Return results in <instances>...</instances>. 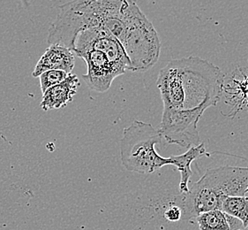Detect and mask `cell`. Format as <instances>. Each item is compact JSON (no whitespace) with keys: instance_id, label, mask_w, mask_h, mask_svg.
Segmentation results:
<instances>
[{"instance_id":"obj_1","label":"cell","mask_w":248,"mask_h":230,"mask_svg":"<svg viewBox=\"0 0 248 230\" xmlns=\"http://www.w3.org/2000/svg\"><path fill=\"white\" fill-rule=\"evenodd\" d=\"M156 85L164 103L163 137L186 149L200 145L199 120L223 92L221 69L199 57L172 60L159 72Z\"/></svg>"},{"instance_id":"obj_2","label":"cell","mask_w":248,"mask_h":230,"mask_svg":"<svg viewBox=\"0 0 248 230\" xmlns=\"http://www.w3.org/2000/svg\"><path fill=\"white\" fill-rule=\"evenodd\" d=\"M248 186L247 167L223 165L209 168L184 195V212L191 219L209 211L221 210L225 197H245Z\"/></svg>"},{"instance_id":"obj_3","label":"cell","mask_w":248,"mask_h":230,"mask_svg":"<svg viewBox=\"0 0 248 230\" xmlns=\"http://www.w3.org/2000/svg\"><path fill=\"white\" fill-rule=\"evenodd\" d=\"M124 27L119 37L131 63V71L145 72L154 66L161 53V41L152 22L134 1L124 0Z\"/></svg>"},{"instance_id":"obj_4","label":"cell","mask_w":248,"mask_h":230,"mask_svg":"<svg viewBox=\"0 0 248 230\" xmlns=\"http://www.w3.org/2000/svg\"><path fill=\"white\" fill-rule=\"evenodd\" d=\"M163 135L150 123L134 122L123 131L120 140V157L126 170L151 174L165 165H172L170 158H164L155 150Z\"/></svg>"},{"instance_id":"obj_5","label":"cell","mask_w":248,"mask_h":230,"mask_svg":"<svg viewBox=\"0 0 248 230\" xmlns=\"http://www.w3.org/2000/svg\"><path fill=\"white\" fill-rule=\"evenodd\" d=\"M98 28L94 0H75L59 7V13L48 30L47 42L73 51L75 38L84 30Z\"/></svg>"},{"instance_id":"obj_6","label":"cell","mask_w":248,"mask_h":230,"mask_svg":"<svg viewBox=\"0 0 248 230\" xmlns=\"http://www.w3.org/2000/svg\"><path fill=\"white\" fill-rule=\"evenodd\" d=\"M88 50H99L105 53L120 75L131 71V63L123 46L114 36L102 29L84 30L76 36L73 49L75 55Z\"/></svg>"},{"instance_id":"obj_7","label":"cell","mask_w":248,"mask_h":230,"mask_svg":"<svg viewBox=\"0 0 248 230\" xmlns=\"http://www.w3.org/2000/svg\"><path fill=\"white\" fill-rule=\"evenodd\" d=\"M77 57L82 59L87 64L88 72L82 75V79L90 90L105 92L110 88L115 78L120 75L105 53L99 50H86Z\"/></svg>"},{"instance_id":"obj_8","label":"cell","mask_w":248,"mask_h":230,"mask_svg":"<svg viewBox=\"0 0 248 230\" xmlns=\"http://www.w3.org/2000/svg\"><path fill=\"white\" fill-rule=\"evenodd\" d=\"M75 65V55L72 50L60 45H50L42 55L32 73L39 77L46 71L61 70L72 74Z\"/></svg>"},{"instance_id":"obj_9","label":"cell","mask_w":248,"mask_h":230,"mask_svg":"<svg viewBox=\"0 0 248 230\" xmlns=\"http://www.w3.org/2000/svg\"><path fill=\"white\" fill-rule=\"evenodd\" d=\"M79 86L80 82L78 76L69 74L64 82L48 89L43 94V100L40 104L41 108L44 111L64 108L73 101Z\"/></svg>"},{"instance_id":"obj_10","label":"cell","mask_w":248,"mask_h":230,"mask_svg":"<svg viewBox=\"0 0 248 230\" xmlns=\"http://www.w3.org/2000/svg\"><path fill=\"white\" fill-rule=\"evenodd\" d=\"M204 155L209 156V153L206 151L205 145L203 143H202L198 146L191 147L181 155L170 156V158L172 160V165L178 168L181 175L179 182V190L181 193H188L189 181L193 175V172L191 170V164L194 160L200 159Z\"/></svg>"},{"instance_id":"obj_11","label":"cell","mask_w":248,"mask_h":230,"mask_svg":"<svg viewBox=\"0 0 248 230\" xmlns=\"http://www.w3.org/2000/svg\"><path fill=\"white\" fill-rule=\"evenodd\" d=\"M221 211L224 214L241 220L244 229L248 226V197H228L223 199Z\"/></svg>"},{"instance_id":"obj_12","label":"cell","mask_w":248,"mask_h":230,"mask_svg":"<svg viewBox=\"0 0 248 230\" xmlns=\"http://www.w3.org/2000/svg\"><path fill=\"white\" fill-rule=\"evenodd\" d=\"M200 230H230L226 214L221 210L209 211L197 216Z\"/></svg>"},{"instance_id":"obj_13","label":"cell","mask_w":248,"mask_h":230,"mask_svg":"<svg viewBox=\"0 0 248 230\" xmlns=\"http://www.w3.org/2000/svg\"><path fill=\"white\" fill-rule=\"evenodd\" d=\"M68 75L69 74L61 70L46 71L45 73H43L39 76L40 88L43 94L48 89L64 82Z\"/></svg>"},{"instance_id":"obj_14","label":"cell","mask_w":248,"mask_h":230,"mask_svg":"<svg viewBox=\"0 0 248 230\" xmlns=\"http://www.w3.org/2000/svg\"><path fill=\"white\" fill-rule=\"evenodd\" d=\"M164 217L165 220H168L170 222H176L181 220L182 218V209L179 205H175L172 203L171 205L168 206V208L164 211Z\"/></svg>"},{"instance_id":"obj_15","label":"cell","mask_w":248,"mask_h":230,"mask_svg":"<svg viewBox=\"0 0 248 230\" xmlns=\"http://www.w3.org/2000/svg\"><path fill=\"white\" fill-rule=\"evenodd\" d=\"M226 219L228 222L229 228L230 230H242L244 229L243 223L241 222V220H238L236 218H234L232 216L226 214Z\"/></svg>"},{"instance_id":"obj_16","label":"cell","mask_w":248,"mask_h":230,"mask_svg":"<svg viewBox=\"0 0 248 230\" xmlns=\"http://www.w3.org/2000/svg\"><path fill=\"white\" fill-rule=\"evenodd\" d=\"M247 192H248V189H247Z\"/></svg>"},{"instance_id":"obj_17","label":"cell","mask_w":248,"mask_h":230,"mask_svg":"<svg viewBox=\"0 0 248 230\" xmlns=\"http://www.w3.org/2000/svg\"><path fill=\"white\" fill-rule=\"evenodd\" d=\"M247 168H248V167H247Z\"/></svg>"},{"instance_id":"obj_18","label":"cell","mask_w":248,"mask_h":230,"mask_svg":"<svg viewBox=\"0 0 248 230\" xmlns=\"http://www.w3.org/2000/svg\"></svg>"}]
</instances>
